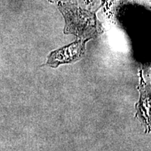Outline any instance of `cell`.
<instances>
[{"mask_svg": "<svg viewBox=\"0 0 151 151\" xmlns=\"http://www.w3.org/2000/svg\"><path fill=\"white\" fill-rule=\"evenodd\" d=\"M58 9L65 18V34L90 40L99 32V23L94 13L67 4H60Z\"/></svg>", "mask_w": 151, "mask_h": 151, "instance_id": "6da1fadb", "label": "cell"}, {"mask_svg": "<svg viewBox=\"0 0 151 151\" xmlns=\"http://www.w3.org/2000/svg\"><path fill=\"white\" fill-rule=\"evenodd\" d=\"M89 40L80 39L68 46L51 52L48 56L46 65L57 68L63 64L73 63L81 60L86 52V45Z\"/></svg>", "mask_w": 151, "mask_h": 151, "instance_id": "7a4b0ae2", "label": "cell"}]
</instances>
